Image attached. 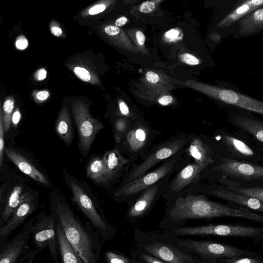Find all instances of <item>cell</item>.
<instances>
[{"mask_svg": "<svg viewBox=\"0 0 263 263\" xmlns=\"http://www.w3.org/2000/svg\"><path fill=\"white\" fill-rule=\"evenodd\" d=\"M52 215L61 224L81 262L98 263L103 241L90 223H83L68 205L61 202L55 204Z\"/></svg>", "mask_w": 263, "mask_h": 263, "instance_id": "cell-1", "label": "cell"}, {"mask_svg": "<svg viewBox=\"0 0 263 263\" xmlns=\"http://www.w3.org/2000/svg\"><path fill=\"white\" fill-rule=\"evenodd\" d=\"M184 151L163 161L160 165L139 177L122 184L114 193L117 199H128L142 191L167 178L185 163Z\"/></svg>", "mask_w": 263, "mask_h": 263, "instance_id": "cell-2", "label": "cell"}, {"mask_svg": "<svg viewBox=\"0 0 263 263\" xmlns=\"http://www.w3.org/2000/svg\"><path fill=\"white\" fill-rule=\"evenodd\" d=\"M189 138L185 135L173 136L154 146L140 163L134 166L124 178V183L148 172L157 164L184 151Z\"/></svg>", "mask_w": 263, "mask_h": 263, "instance_id": "cell-3", "label": "cell"}, {"mask_svg": "<svg viewBox=\"0 0 263 263\" xmlns=\"http://www.w3.org/2000/svg\"><path fill=\"white\" fill-rule=\"evenodd\" d=\"M184 84L186 87L224 103L263 115V101L247 95L192 80L186 81Z\"/></svg>", "mask_w": 263, "mask_h": 263, "instance_id": "cell-4", "label": "cell"}, {"mask_svg": "<svg viewBox=\"0 0 263 263\" xmlns=\"http://www.w3.org/2000/svg\"><path fill=\"white\" fill-rule=\"evenodd\" d=\"M69 184L73 201L88 218L102 239L106 240L112 238L115 235V230L99 212L91 199L74 181L69 180Z\"/></svg>", "mask_w": 263, "mask_h": 263, "instance_id": "cell-5", "label": "cell"}, {"mask_svg": "<svg viewBox=\"0 0 263 263\" xmlns=\"http://www.w3.org/2000/svg\"><path fill=\"white\" fill-rule=\"evenodd\" d=\"M71 110L81 147L84 152H88L96 135L104 128V125L91 116L87 104L80 100H75L72 103Z\"/></svg>", "mask_w": 263, "mask_h": 263, "instance_id": "cell-6", "label": "cell"}, {"mask_svg": "<svg viewBox=\"0 0 263 263\" xmlns=\"http://www.w3.org/2000/svg\"><path fill=\"white\" fill-rule=\"evenodd\" d=\"M256 228L235 225L209 224L195 227L173 228L168 235L175 236L217 235L222 236L249 237L258 235Z\"/></svg>", "mask_w": 263, "mask_h": 263, "instance_id": "cell-7", "label": "cell"}, {"mask_svg": "<svg viewBox=\"0 0 263 263\" xmlns=\"http://www.w3.org/2000/svg\"><path fill=\"white\" fill-rule=\"evenodd\" d=\"M172 237L178 247L196 257L198 256L204 259L222 257L233 258L238 256L244 252L235 247L219 243Z\"/></svg>", "mask_w": 263, "mask_h": 263, "instance_id": "cell-8", "label": "cell"}, {"mask_svg": "<svg viewBox=\"0 0 263 263\" xmlns=\"http://www.w3.org/2000/svg\"><path fill=\"white\" fill-rule=\"evenodd\" d=\"M154 130L140 121L134 122L120 143L129 160H136L147 148L154 139Z\"/></svg>", "mask_w": 263, "mask_h": 263, "instance_id": "cell-9", "label": "cell"}, {"mask_svg": "<svg viewBox=\"0 0 263 263\" xmlns=\"http://www.w3.org/2000/svg\"><path fill=\"white\" fill-rule=\"evenodd\" d=\"M35 248L41 251L48 247L55 263L58 261L56 225L52 215L40 214L34 221L32 233Z\"/></svg>", "mask_w": 263, "mask_h": 263, "instance_id": "cell-10", "label": "cell"}, {"mask_svg": "<svg viewBox=\"0 0 263 263\" xmlns=\"http://www.w3.org/2000/svg\"><path fill=\"white\" fill-rule=\"evenodd\" d=\"M142 251L166 263H197L191 253L183 251L172 243L151 239L142 242Z\"/></svg>", "mask_w": 263, "mask_h": 263, "instance_id": "cell-11", "label": "cell"}, {"mask_svg": "<svg viewBox=\"0 0 263 263\" xmlns=\"http://www.w3.org/2000/svg\"><path fill=\"white\" fill-rule=\"evenodd\" d=\"M213 169L226 176L242 180H263V166L231 157L220 158L219 163Z\"/></svg>", "mask_w": 263, "mask_h": 263, "instance_id": "cell-12", "label": "cell"}, {"mask_svg": "<svg viewBox=\"0 0 263 263\" xmlns=\"http://www.w3.org/2000/svg\"><path fill=\"white\" fill-rule=\"evenodd\" d=\"M34 220L28 222L12 238L0 243V263H18L32 236Z\"/></svg>", "mask_w": 263, "mask_h": 263, "instance_id": "cell-13", "label": "cell"}, {"mask_svg": "<svg viewBox=\"0 0 263 263\" xmlns=\"http://www.w3.org/2000/svg\"><path fill=\"white\" fill-rule=\"evenodd\" d=\"M211 164H197L195 163L182 167L171 182L167 184L163 194L165 197L177 195L199 179L200 173Z\"/></svg>", "mask_w": 263, "mask_h": 263, "instance_id": "cell-14", "label": "cell"}, {"mask_svg": "<svg viewBox=\"0 0 263 263\" xmlns=\"http://www.w3.org/2000/svg\"><path fill=\"white\" fill-rule=\"evenodd\" d=\"M169 178L165 179L142 191L127 212L129 218H138L144 215L159 197L162 195Z\"/></svg>", "mask_w": 263, "mask_h": 263, "instance_id": "cell-15", "label": "cell"}, {"mask_svg": "<svg viewBox=\"0 0 263 263\" xmlns=\"http://www.w3.org/2000/svg\"><path fill=\"white\" fill-rule=\"evenodd\" d=\"M35 205L32 196L24 193L23 199L7 222L0 228V243L6 241L9 235L20 226L35 210Z\"/></svg>", "mask_w": 263, "mask_h": 263, "instance_id": "cell-16", "label": "cell"}, {"mask_svg": "<svg viewBox=\"0 0 263 263\" xmlns=\"http://www.w3.org/2000/svg\"><path fill=\"white\" fill-rule=\"evenodd\" d=\"M222 141L229 152L230 156L255 162L261 159L259 153L256 152L245 142L232 135L221 134Z\"/></svg>", "mask_w": 263, "mask_h": 263, "instance_id": "cell-17", "label": "cell"}, {"mask_svg": "<svg viewBox=\"0 0 263 263\" xmlns=\"http://www.w3.org/2000/svg\"><path fill=\"white\" fill-rule=\"evenodd\" d=\"M229 118L233 125L250 134L263 145V121L238 113L230 115Z\"/></svg>", "mask_w": 263, "mask_h": 263, "instance_id": "cell-18", "label": "cell"}, {"mask_svg": "<svg viewBox=\"0 0 263 263\" xmlns=\"http://www.w3.org/2000/svg\"><path fill=\"white\" fill-rule=\"evenodd\" d=\"M212 196L242 205L251 210L263 212V202L248 195L219 187L210 191Z\"/></svg>", "mask_w": 263, "mask_h": 263, "instance_id": "cell-19", "label": "cell"}, {"mask_svg": "<svg viewBox=\"0 0 263 263\" xmlns=\"http://www.w3.org/2000/svg\"><path fill=\"white\" fill-rule=\"evenodd\" d=\"M262 6L263 0L242 1L220 21L217 27L225 28L232 26L247 15Z\"/></svg>", "mask_w": 263, "mask_h": 263, "instance_id": "cell-20", "label": "cell"}, {"mask_svg": "<svg viewBox=\"0 0 263 263\" xmlns=\"http://www.w3.org/2000/svg\"><path fill=\"white\" fill-rule=\"evenodd\" d=\"M4 153L24 174L39 182L44 184L48 183L46 177L23 156L7 147H5Z\"/></svg>", "mask_w": 263, "mask_h": 263, "instance_id": "cell-21", "label": "cell"}, {"mask_svg": "<svg viewBox=\"0 0 263 263\" xmlns=\"http://www.w3.org/2000/svg\"><path fill=\"white\" fill-rule=\"evenodd\" d=\"M186 149L187 155L192 158L197 164L214 162L211 147L199 137H195L188 142Z\"/></svg>", "mask_w": 263, "mask_h": 263, "instance_id": "cell-22", "label": "cell"}, {"mask_svg": "<svg viewBox=\"0 0 263 263\" xmlns=\"http://www.w3.org/2000/svg\"><path fill=\"white\" fill-rule=\"evenodd\" d=\"M263 30V7L259 8L239 21L238 34L248 36Z\"/></svg>", "mask_w": 263, "mask_h": 263, "instance_id": "cell-23", "label": "cell"}, {"mask_svg": "<svg viewBox=\"0 0 263 263\" xmlns=\"http://www.w3.org/2000/svg\"><path fill=\"white\" fill-rule=\"evenodd\" d=\"M102 159L108 182L117 177L129 162V160L126 159L118 148L106 152Z\"/></svg>", "mask_w": 263, "mask_h": 263, "instance_id": "cell-24", "label": "cell"}, {"mask_svg": "<svg viewBox=\"0 0 263 263\" xmlns=\"http://www.w3.org/2000/svg\"><path fill=\"white\" fill-rule=\"evenodd\" d=\"M56 225L58 261L57 263H81L73 249L67 240L61 224Z\"/></svg>", "mask_w": 263, "mask_h": 263, "instance_id": "cell-25", "label": "cell"}, {"mask_svg": "<svg viewBox=\"0 0 263 263\" xmlns=\"http://www.w3.org/2000/svg\"><path fill=\"white\" fill-rule=\"evenodd\" d=\"M22 185H15L4 199L1 208L0 228L9 219L12 214L21 202L24 193Z\"/></svg>", "mask_w": 263, "mask_h": 263, "instance_id": "cell-26", "label": "cell"}, {"mask_svg": "<svg viewBox=\"0 0 263 263\" xmlns=\"http://www.w3.org/2000/svg\"><path fill=\"white\" fill-rule=\"evenodd\" d=\"M55 130L60 138L67 145L72 142V126L68 109L63 107L59 113L55 124Z\"/></svg>", "mask_w": 263, "mask_h": 263, "instance_id": "cell-27", "label": "cell"}, {"mask_svg": "<svg viewBox=\"0 0 263 263\" xmlns=\"http://www.w3.org/2000/svg\"><path fill=\"white\" fill-rule=\"evenodd\" d=\"M105 33L114 44L124 50L132 52H138L136 48L130 41L123 30L115 25H108L104 29Z\"/></svg>", "mask_w": 263, "mask_h": 263, "instance_id": "cell-28", "label": "cell"}, {"mask_svg": "<svg viewBox=\"0 0 263 263\" xmlns=\"http://www.w3.org/2000/svg\"><path fill=\"white\" fill-rule=\"evenodd\" d=\"M87 175L93 181L98 183L108 182L102 158L96 157L89 162L87 168Z\"/></svg>", "mask_w": 263, "mask_h": 263, "instance_id": "cell-29", "label": "cell"}, {"mask_svg": "<svg viewBox=\"0 0 263 263\" xmlns=\"http://www.w3.org/2000/svg\"><path fill=\"white\" fill-rule=\"evenodd\" d=\"M71 69L76 76L81 81L92 84H98L99 79L93 70L91 69L84 64H77L73 66Z\"/></svg>", "mask_w": 263, "mask_h": 263, "instance_id": "cell-30", "label": "cell"}, {"mask_svg": "<svg viewBox=\"0 0 263 263\" xmlns=\"http://www.w3.org/2000/svg\"><path fill=\"white\" fill-rule=\"evenodd\" d=\"M134 122L126 118H117L114 123V137L117 143H120L132 127Z\"/></svg>", "mask_w": 263, "mask_h": 263, "instance_id": "cell-31", "label": "cell"}, {"mask_svg": "<svg viewBox=\"0 0 263 263\" xmlns=\"http://www.w3.org/2000/svg\"><path fill=\"white\" fill-rule=\"evenodd\" d=\"M225 188L232 191L248 195L263 202V187H243L234 184H230V186L225 187Z\"/></svg>", "mask_w": 263, "mask_h": 263, "instance_id": "cell-32", "label": "cell"}, {"mask_svg": "<svg viewBox=\"0 0 263 263\" xmlns=\"http://www.w3.org/2000/svg\"><path fill=\"white\" fill-rule=\"evenodd\" d=\"M14 106L13 98H8L3 103L2 111L5 132H7L10 128Z\"/></svg>", "mask_w": 263, "mask_h": 263, "instance_id": "cell-33", "label": "cell"}, {"mask_svg": "<svg viewBox=\"0 0 263 263\" xmlns=\"http://www.w3.org/2000/svg\"><path fill=\"white\" fill-rule=\"evenodd\" d=\"M107 263H134L127 257L112 251H107L105 254Z\"/></svg>", "mask_w": 263, "mask_h": 263, "instance_id": "cell-34", "label": "cell"}, {"mask_svg": "<svg viewBox=\"0 0 263 263\" xmlns=\"http://www.w3.org/2000/svg\"><path fill=\"white\" fill-rule=\"evenodd\" d=\"M4 126L3 122L2 107L0 108V166H2L4 153Z\"/></svg>", "mask_w": 263, "mask_h": 263, "instance_id": "cell-35", "label": "cell"}, {"mask_svg": "<svg viewBox=\"0 0 263 263\" xmlns=\"http://www.w3.org/2000/svg\"><path fill=\"white\" fill-rule=\"evenodd\" d=\"M181 36L179 29L173 28L165 33L164 38L168 42H175L181 39Z\"/></svg>", "mask_w": 263, "mask_h": 263, "instance_id": "cell-36", "label": "cell"}, {"mask_svg": "<svg viewBox=\"0 0 263 263\" xmlns=\"http://www.w3.org/2000/svg\"><path fill=\"white\" fill-rule=\"evenodd\" d=\"M180 60L189 65L195 66L200 63V60L196 57L189 53H184L179 56Z\"/></svg>", "mask_w": 263, "mask_h": 263, "instance_id": "cell-37", "label": "cell"}, {"mask_svg": "<svg viewBox=\"0 0 263 263\" xmlns=\"http://www.w3.org/2000/svg\"><path fill=\"white\" fill-rule=\"evenodd\" d=\"M139 258L145 263H166L161 259L153 256L146 252L141 251L138 252Z\"/></svg>", "mask_w": 263, "mask_h": 263, "instance_id": "cell-38", "label": "cell"}, {"mask_svg": "<svg viewBox=\"0 0 263 263\" xmlns=\"http://www.w3.org/2000/svg\"><path fill=\"white\" fill-rule=\"evenodd\" d=\"M156 8L154 1H146L142 3L139 6V10L143 13H149L153 12Z\"/></svg>", "mask_w": 263, "mask_h": 263, "instance_id": "cell-39", "label": "cell"}, {"mask_svg": "<svg viewBox=\"0 0 263 263\" xmlns=\"http://www.w3.org/2000/svg\"><path fill=\"white\" fill-rule=\"evenodd\" d=\"M136 44L138 46V48L145 52L144 44L145 41V36L144 34L140 30H137L135 33Z\"/></svg>", "mask_w": 263, "mask_h": 263, "instance_id": "cell-40", "label": "cell"}, {"mask_svg": "<svg viewBox=\"0 0 263 263\" xmlns=\"http://www.w3.org/2000/svg\"><path fill=\"white\" fill-rule=\"evenodd\" d=\"M119 111L122 116L129 120L132 118L130 109L126 103L120 100L118 102Z\"/></svg>", "mask_w": 263, "mask_h": 263, "instance_id": "cell-41", "label": "cell"}, {"mask_svg": "<svg viewBox=\"0 0 263 263\" xmlns=\"http://www.w3.org/2000/svg\"><path fill=\"white\" fill-rule=\"evenodd\" d=\"M106 8V5L104 3L96 4L88 10V14L91 15H96L103 12Z\"/></svg>", "mask_w": 263, "mask_h": 263, "instance_id": "cell-42", "label": "cell"}, {"mask_svg": "<svg viewBox=\"0 0 263 263\" xmlns=\"http://www.w3.org/2000/svg\"><path fill=\"white\" fill-rule=\"evenodd\" d=\"M40 252V251L37 249L34 248L33 250H31L27 254L23 256L18 261V263H21L25 259L28 260L27 263H33V260L35 255Z\"/></svg>", "mask_w": 263, "mask_h": 263, "instance_id": "cell-43", "label": "cell"}, {"mask_svg": "<svg viewBox=\"0 0 263 263\" xmlns=\"http://www.w3.org/2000/svg\"><path fill=\"white\" fill-rule=\"evenodd\" d=\"M145 78L147 82L151 84H156L160 80L159 75L152 71H148L145 74Z\"/></svg>", "mask_w": 263, "mask_h": 263, "instance_id": "cell-44", "label": "cell"}, {"mask_svg": "<svg viewBox=\"0 0 263 263\" xmlns=\"http://www.w3.org/2000/svg\"><path fill=\"white\" fill-rule=\"evenodd\" d=\"M28 45V42L26 38L23 35L18 36L15 42L16 47L20 50L26 49Z\"/></svg>", "mask_w": 263, "mask_h": 263, "instance_id": "cell-45", "label": "cell"}, {"mask_svg": "<svg viewBox=\"0 0 263 263\" xmlns=\"http://www.w3.org/2000/svg\"><path fill=\"white\" fill-rule=\"evenodd\" d=\"M173 101V98L170 95H164L158 99V103L162 106H167Z\"/></svg>", "mask_w": 263, "mask_h": 263, "instance_id": "cell-46", "label": "cell"}, {"mask_svg": "<svg viewBox=\"0 0 263 263\" xmlns=\"http://www.w3.org/2000/svg\"><path fill=\"white\" fill-rule=\"evenodd\" d=\"M21 119V114L18 108L13 111L11 118V123L15 127H17Z\"/></svg>", "mask_w": 263, "mask_h": 263, "instance_id": "cell-47", "label": "cell"}, {"mask_svg": "<svg viewBox=\"0 0 263 263\" xmlns=\"http://www.w3.org/2000/svg\"><path fill=\"white\" fill-rule=\"evenodd\" d=\"M49 93L47 90L38 91L36 94V99L39 101H44L48 99Z\"/></svg>", "mask_w": 263, "mask_h": 263, "instance_id": "cell-48", "label": "cell"}, {"mask_svg": "<svg viewBox=\"0 0 263 263\" xmlns=\"http://www.w3.org/2000/svg\"><path fill=\"white\" fill-rule=\"evenodd\" d=\"M47 76V71L45 69L41 68L38 70L35 74V78L37 81H42L46 79Z\"/></svg>", "mask_w": 263, "mask_h": 263, "instance_id": "cell-49", "label": "cell"}, {"mask_svg": "<svg viewBox=\"0 0 263 263\" xmlns=\"http://www.w3.org/2000/svg\"><path fill=\"white\" fill-rule=\"evenodd\" d=\"M50 31L53 35L57 37L61 36L63 33L62 29L59 26L55 25L51 26Z\"/></svg>", "mask_w": 263, "mask_h": 263, "instance_id": "cell-50", "label": "cell"}, {"mask_svg": "<svg viewBox=\"0 0 263 263\" xmlns=\"http://www.w3.org/2000/svg\"><path fill=\"white\" fill-rule=\"evenodd\" d=\"M128 21V19L125 16H121L118 18L115 23L116 26L119 27L125 25Z\"/></svg>", "mask_w": 263, "mask_h": 263, "instance_id": "cell-51", "label": "cell"}, {"mask_svg": "<svg viewBox=\"0 0 263 263\" xmlns=\"http://www.w3.org/2000/svg\"><path fill=\"white\" fill-rule=\"evenodd\" d=\"M233 263H257L255 260L252 258H243L237 259Z\"/></svg>", "mask_w": 263, "mask_h": 263, "instance_id": "cell-52", "label": "cell"}]
</instances>
